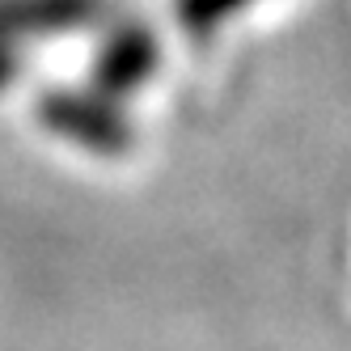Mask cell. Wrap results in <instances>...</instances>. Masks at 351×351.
<instances>
[{"label":"cell","mask_w":351,"mask_h":351,"mask_svg":"<svg viewBox=\"0 0 351 351\" xmlns=\"http://www.w3.org/2000/svg\"><path fill=\"white\" fill-rule=\"evenodd\" d=\"M233 5H241V0H186L191 17H220V13H229Z\"/></svg>","instance_id":"1"}]
</instances>
